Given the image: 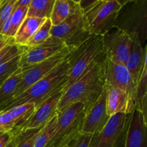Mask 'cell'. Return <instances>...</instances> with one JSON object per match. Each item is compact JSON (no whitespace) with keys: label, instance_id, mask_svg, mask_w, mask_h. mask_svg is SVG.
I'll return each mask as SVG.
<instances>
[{"label":"cell","instance_id":"cell-1","mask_svg":"<svg viewBox=\"0 0 147 147\" xmlns=\"http://www.w3.org/2000/svg\"><path fill=\"white\" fill-rule=\"evenodd\" d=\"M106 56L95 61L83 76L63 93L57 106V113L75 103H81L86 112L106 90L105 67Z\"/></svg>","mask_w":147,"mask_h":147},{"label":"cell","instance_id":"cell-2","mask_svg":"<svg viewBox=\"0 0 147 147\" xmlns=\"http://www.w3.org/2000/svg\"><path fill=\"white\" fill-rule=\"evenodd\" d=\"M69 70L67 57L50 74L14 98L4 110L30 103L34 104L37 108L56 93L63 92L68 79Z\"/></svg>","mask_w":147,"mask_h":147},{"label":"cell","instance_id":"cell-3","mask_svg":"<svg viewBox=\"0 0 147 147\" xmlns=\"http://www.w3.org/2000/svg\"><path fill=\"white\" fill-rule=\"evenodd\" d=\"M104 55L102 36H91L78 47L70 50L67 57L70 65L68 79L63 92L78 80L95 61Z\"/></svg>","mask_w":147,"mask_h":147},{"label":"cell","instance_id":"cell-4","mask_svg":"<svg viewBox=\"0 0 147 147\" xmlns=\"http://www.w3.org/2000/svg\"><path fill=\"white\" fill-rule=\"evenodd\" d=\"M85 115V106L79 103L57 113L55 129L47 147L68 146L80 134Z\"/></svg>","mask_w":147,"mask_h":147},{"label":"cell","instance_id":"cell-5","mask_svg":"<svg viewBox=\"0 0 147 147\" xmlns=\"http://www.w3.org/2000/svg\"><path fill=\"white\" fill-rule=\"evenodd\" d=\"M119 1L122 7L114 27L129 34H137L141 44L145 47L147 42V0Z\"/></svg>","mask_w":147,"mask_h":147},{"label":"cell","instance_id":"cell-6","mask_svg":"<svg viewBox=\"0 0 147 147\" xmlns=\"http://www.w3.org/2000/svg\"><path fill=\"white\" fill-rule=\"evenodd\" d=\"M121 7L119 0H93L82 11L90 34L103 36L113 28Z\"/></svg>","mask_w":147,"mask_h":147},{"label":"cell","instance_id":"cell-7","mask_svg":"<svg viewBox=\"0 0 147 147\" xmlns=\"http://www.w3.org/2000/svg\"><path fill=\"white\" fill-rule=\"evenodd\" d=\"M50 35L61 40L69 50L78 47L93 34L86 27L83 12L71 16L57 26H53Z\"/></svg>","mask_w":147,"mask_h":147},{"label":"cell","instance_id":"cell-8","mask_svg":"<svg viewBox=\"0 0 147 147\" xmlns=\"http://www.w3.org/2000/svg\"><path fill=\"white\" fill-rule=\"evenodd\" d=\"M65 48L67 47L61 40L53 36H50L45 42L38 45L33 47L22 46L19 69L21 71H25Z\"/></svg>","mask_w":147,"mask_h":147},{"label":"cell","instance_id":"cell-9","mask_svg":"<svg viewBox=\"0 0 147 147\" xmlns=\"http://www.w3.org/2000/svg\"><path fill=\"white\" fill-rule=\"evenodd\" d=\"M102 42L108 60L118 64L126 65L131 47L130 34L113 27L102 36Z\"/></svg>","mask_w":147,"mask_h":147},{"label":"cell","instance_id":"cell-10","mask_svg":"<svg viewBox=\"0 0 147 147\" xmlns=\"http://www.w3.org/2000/svg\"><path fill=\"white\" fill-rule=\"evenodd\" d=\"M69 53L70 50L67 47L60 53L53 55V57L32 66L28 70L22 71L23 72L22 80L16 89L14 98L25 91L34 83L50 74L55 67H57L60 63H63L67 58Z\"/></svg>","mask_w":147,"mask_h":147},{"label":"cell","instance_id":"cell-11","mask_svg":"<svg viewBox=\"0 0 147 147\" xmlns=\"http://www.w3.org/2000/svg\"><path fill=\"white\" fill-rule=\"evenodd\" d=\"M62 95L63 92H59L36 108L32 114L24 123L11 132L12 136L26 131L41 129L46 126L57 115V106Z\"/></svg>","mask_w":147,"mask_h":147},{"label":"cell","instance_id":"cell-12","mask_svg":"<svg viewBox=\"0 0 147 147\" xmlns=\"http://www.w3.org/2000/svg\"><path fill=\"white\" fill-rule=\"evenodd\" d=\"M106 90L86 112L80 134L96 136L103 131L111 118L106 111Z\"/></svg>","mask_w":147,"mask_h":147},{"label":"cell","instance_id":"cell-13","mask_svg":"<svg viewBox=\"0 0 147 147\" xmlns=\"http://www.w3.org/2000/svg\"><path fill=\"white\" fill-rule=\"evenodd\" d=\"M106 88H116L136 98V86L126 65L115 63L106 58L105 67Z\"/></svg>","mask_w":147,"mask_h":147},{"label":"cell","instance_id":"cell-14","mask_svg":"<svg viewBox=\"0 0 147 147\" xmlns=\"http://www.w3.org/2000/svg\"><path fill=\"white\" fill-rule=\"evenodd\" d=\"M131 114L117 113L111 116L103 131L98 135L93 136L90 147L114 146Z\"/></svg>","mask_w":147,"mask_h":147},{"label":"cell","instance_id":"cell-15","mask_svg":"<svg viewBox=\"0 0 147 147\" xmlns=\"http://www.w3.org/2000/svg\"><path fill=\"white\" fill-rule=\"evenodd\" d=\"M106 111L110 117L117 113L131 114L136 109L135 100L127 92L116 88H106Z\"/></svg>","mask_w":147,"mask_h":147},{"label":"cell","instance_id":"cell-16","mask_svg":"<svg viewBox=\"0 0 147 147\" xmlns=\"http://www.w3.org/2000/svg\"><path fill=\"white\" fill-rule=\"evenodd\" d=\"M34 104H24L0 112V134L10 133L24 123L35 110Z\"/></svg>","mask_w":147,"mask_h":147},{"label":"cell","instance_id":"cell-17","mask_svg":"<svg viewBox=\"0 0 147 147\" xmlns=\"http://www.w3.org/2000/svg\"><path fill=\"white\" fill-rule=\"evenodd\" d=\"M125 147H147V127L142 112L136 109L131 115Z\"/></svg>","mask_w":147,"mask_h":147},{"label":"cell","instance_id":"cell-18","mask_svg":"<svg viewBox=\"0 0 147 147\" xmlns=\"http://www.w3.org/2000/svg\"><path fill=\"white\" fill-rule=\"evenodd\" d=\"M130 36L131 38V47L125 65L137 88L144 63L145 47L142 45L137 34H131Z\"/></svg>","mask_w":147,"mask_h":147},{"label":"cell","instance_id":"cell-19","mask_svg":"<svg viewBox=\"0 0 147 147\" xmlns=\"http://www.w3.org/2000/svg\"><path fill=\"white\" fill-rule=\"evenodd\" d=\"M82 12L79 1L55 0L50 20L53 26H57L74 14Z\"/></svg>","mask_w":147,"mask_h":147},{"label":"cell","instance_id":"cell-20","mask_svg":"<svg viewBox=\"0 0 147 147\" xmlns=\"http://www.w3.org/2000/svg\"><path fill=\"white\" fill-rule=\"evenodd\" d=\"M45 20L34 17H26L13 37L14 44L20 46L25 45Z\"/></svg>","mask_w":147,"mask_h":147},{"label":"cell","instance_id":"cell-21","mask_svg":"<svg viewBox=\"0 0 147 147\" xmlns=\"http://www.w3.org/2000/svg\"><path fill=\"white\" fill-rule=\"evenodd\" d=\"M22 78L23 72L18 68L0 87V112L4 110L14 99L15 90Z\"/></svg>","mask_w":147,"mask_h":147},{"label":"cell","instance_id":"cell-22","mask_svg":"<svg viewBox=\"0 0 147 147\" xmlns=\"http://www.w3.org/2000/svg\"><path fill=\"white\" fill-rule=\"evenodd\" d=\"M55 0H31L27 17L47 20L51 17Z\"/></svg>","mask_w":147,"mask_h":147},{"label":"cell","instance_id":"cell-23","mask_svg":"<svg viewBox=\"0 0 147 147\" xmlns=\"http://www.w3.org/2000/svg\"><path fill=\"white\" fill-rule=\"evenodd\" d=\"M28 7L29 6L21 5L20 4H19L18 0H17V2L14 6L12 13L9 18V31L8 33V37L13 38L14 37L22 23L23 22L24 19L27 17Z\"/></svg>","mask_w":147,"mask_h":147},{"label":"cell","instance_id":"cell-24","mask_svg":"<svg viewBox=\"0 0 147 147\" xmlns=\"http://www.w3.org/2000/svg\"><path fill=\"white\" fill-rule=\"evenodd\" d=\"M147 90V42L145 46V58L144 63L143 69H142V74L140 79L138 83L136 88V98H135V106L136 109L141 111L142 108V100L145 96V93Z\"/></svg>","mask_w":147,"mask_h":147},{"label":"cell","instance_id":"cell-25","mask_svg":"<svg viewBox=\"0 0 147 147\" xmlns=\"http://www.w3.org/2000/svg\"><path fill=\"white\" fill-rule=\"evenodd\" d=\"M42 129H32L14 136L12 140L14 147H34L36 139Z\"/></svg>","mask_w":147,"mask_h":147},{"label":"cell","instance_id":"cell-26","mask_svg":"<svg viewBox=\"0 0 147 147\" xmlns=\"http://www.w3.org/2000/svg\"><path fill=\"white\" fill-rule=\"evenodd\" d=\"M52 22L50 19L45 20L44 23L42 24L41 27L37 30L34 35L31 37L30 40L27 42L24 46L27 47H33V46L38 45L45 42L50 37V30H51Z\"/></svg>","mask_w":147,"mask_h":147},{"label":"cell","instance_id":"cell-27","mask_svg":"<svg viewBox=\"0 0 147 147\" xmlns=\"http://www.w3.org/2000/svg\"><path fill=\"white\" fill-rule=\"evenodd\" d=\"M57 115L54 119H52L45 126L43 127V129H42L36 139L34 147H47L53 133H54L56 123H57Z\"/></svg>","mask_w":147,"mask_h":147},{"label":"cell","instance_id":"cell-28","mask_svg":"<svg viewBox=\"0 0 147 147\" xmlns=\"http://www.w3.org/2000/svg\"><path fill=\"white\" fill-rule=\"evenodd\" d=\"M20 56L14 57L0 66V87L13 73L18 70Z\"/></svg>","mask_w":147,"mask_h":147},{"label":"cell","instance_id":"cell-29","mask_svg":"<svg viewBox=\"0 0 147 147\" xmlns=\"http://www.w3.org/2000/svg\"><path fill=\"white\" fill-rule=\"evenodd\" d=\"M22 53V46L12 43L6 46L0 50V66L14 57L20 55Z\"/></svg>","mask_w":147,"mask_h":147},{"label":"cell","instance_id":"cell-30","mask_svg":"<svg viewBox=\"0 0 147 147\" xmlns=\"http://www.w3.org/2000/svg\"><path fill=\"white\" fill-rule=\"evenodd\" d=\"M17 0H4L0 9V30L12 13Z\"/></svg>","mask_w":147,"mask_h":147},{"label":"cell","instance_id":"cell-31","mask_svg":"<svg viewBox=\"0 0 147 147\" xmlns=\"http://www.w3.org/2000/svg\"><path fill=\"white\" fill-rule=\"evenodd\" d=\"M93 136L80 134L68 146L66 147H90Z\"/></svg>","mask_w":147,"mask_h":147},{"label":"cell","instance_id":"cell-32","mask_svg":"<svg viewBox=\"0 0 147 147\" xmlns=\"http://www.w3.org/2000/svg\"><path fill=\"white\" fill-rule=\"evenodd\" d=\"M130 119H131V116L130 117H129V120H128L127 123H126V125H125L123 131H122L121 134L119 135V138H118L117 140H116V143H115L114 146L113 147H125V141H126V132H127V129H128V127H129V122H130Z\"/></svg>","mask_w":147,"mask_h":147},{"label":"cell","instance_id":"cell-33","mask_svg":"<svg viewBox=\"0 0 147 147\" xmlns=\"http://www.w3.org/2000/svg\"><path fill=\"white\" fill-rule=\"evenodd\" d=\"M12 139L13 136L11 132L0 134V147H7Z\"/></svg>","mask_w":147,"mask_h":147},{"label":"cell","instance_id":"cell-34","mask_svg":"<svg viewBox=\"0 0 147 147\" xmlns=\"http://www.w3.org/2000/svg\"><path fill=\"white\" fill-rule=\"evenodd\" d=\"M140 111L142 112V116H143L144 118V123L147 127V90L146 93H145L144 97L143 98V100H142V108H141Z\"/></svg>","mask_w":147,"mask_h":147},{"label":"cell","instance_id":"cell-35","mask_svg":"<svg viewBox=\"0 0 147 147\" xmlns=\"http://www.w3.org/2000/svg\"><path fill=\"white\" fill-rule=\"evenodd\" d=\"M12 43H14L13 38L0 35V50H2L4 47H5L8 45L12 44Z\"/></svg>","mask_w":147,"mask_h":147},{"label":"cell","instance_id":"cell-36","mask_svg":"<svg viewBox=\"0 0 147 147\" xmlns=\"http://www.w3.org/2000/svg\"><path fill=\"white\" fill-rule=\"evenodd\" d=\"M7 147H14V142H13V140H11V142L7 145Z\"/></svg>","mask_w":147,"mask_h":147},{"label":"cell","instance_id":"cell-37","mask_svg":"<svg viewBox=\"0 0 147 147\" xmlns=\"http://www.w3.org/2000/svg\"><path fill=\"white\" fill-rule=\"evenodd\" d=\"M3 1H4V0H1V1H0V9H1V4H2V3H3Z\"/></svg>","mask_w":147,"mask_h":147},{"label":"cell","instance_id":"cell-38","mask_svg":"<svg viewBox=\"0 0 147 147\" xmlns=\"http://www.w3.org/2000/svg\"><path fill=\"white\" fill-rule=\"evenodd\" d=\"M0 1H1V0H0Z\"/></svg>","mask_w":147,"mask_h":147}]
</instances>
